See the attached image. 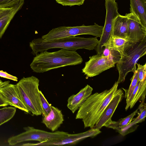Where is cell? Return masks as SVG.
I'll return each instance as SVG.
<instances>
[{"label": "cell", "instance_id": "1", "mask_svg": "<svg viewBox=\"0 0 146 146\" xmlns=\"http://www.w3.org/2000/svg\"><path fill=\"white\" fill-rule=\"evenodd\" d=\"M118 85L115 82L110 89L91 94L79 108L76 119H82L84 128H93L110 101L122 90Z\"/></svg>", "mask_w": 146, "mask_h": 146}, {"label": "cell", "instance_id": "2", "mask_svg": "<svg viewBox=\"0 0 146 146\" xmlns=\"http://www.w3.org/2000/svg\"><path fill=\"white\" fill-rule=\"evenodd\" d=\"M35 55L30 66L34 72L37 73L80 64L83 61L82 57L76 51L64 49L51 52L45 50Z\"/></svg>", "mask_w": 146, "mask_h": 146}, {"label": "cell", "instance_id": "3", "mask_svg": "<svg viewBox=\"0 0 146 146\" xmlns=\"http://www.w3.org/2000/svg\"><path fill=\"white\" fill-rule=\"evenodd\" d=\"M99 40L97 37L84 38L72 36L51 40H46L41 37L35 38L29 43L31 53L36 55L39 52L54 48H60L76 51L84 49L92 50L97 46Z\"/></svg>", "mask_w": 146, "mask_h": 146}, {"label": "cell", "instance_id": "4", "mask_svg": "<svg viewBox=\"0 0 146 146\" xmlns=\"http://www.w3.org/2000/svg\"><path fill=\"white\" fill-rule=\"evenodd\" d=\"M39 80L34 76L23 77L16 84V88L22 102L29 112L36 116L42 114L38 88Z\"/></svg>", "mask_w": 146, "mask_h": 146}, {"label": "cell", "instance_id": "5", "mask_svg": "<svg viewBox=\"0 0 146 146\" xmlns=\"http://www.w3.org/2000/svg\"><path fill=\"white\" fill-rule=\"evenodd\" d=\"M146 54V37L140 42L131 43L126 47L119 61L116 64L119 73L117 81L118 84L124 81L129 72H133L136 69V63Z\"/></svg>", "mask_w": 146, "mask_h": 146}, {"label": "cell", "instance_id": "6", "mask_svg": "<svg viewBox=\"0 0 146 146\" xmlns=\"http://www.w3.org/2000/svg\"><path fill=\"white\" fill-rule=\"evenodd\" d=\"M23 129L25 131L8 138L7 142L9 145H14L31 141H38L40 143L54 142L65 137L68 134V132L59 131L49 132L31 126Z\"/></svg>", "mask_w": 146, "mask_h": 146}, {"label": "cell", "instance_id": "7", "mask_svg": "<svg viewBox=\"0 0 146 146\" xmlns=\"http://www.w3.org/2000/svg\"><path fill=\"white\" fill-rule=\"evenodd\" d=\"M103 26L94 23L92 25L74 27L60 26L53 29L41 38L46 40H51L64 37L75 36L82 35H90L100 37Z\"/></svg>", "mask_w": 146, "mask_h": 146}, {"label": "cell", "instance_id": "8", "mask_svg": "<svg viewBox=\"0 0 146 146\" xmlns=\"http://www.w3.org/2000/svg\"><path fill=\"white\" fill-rule=\"evenodd\" d=\"M106 15L104 25L98 43L95 49L97 54H101L104 46L111 42L114 20L119 14L118 12L117 3L115 0H105Z\"/></svg>", "mask_w": 146, "mask_h": 146}, {"label": "cell", "instance_id": "9", "mask_svg": "<svg viewBox=\"0 0 146 146\" xmlns=\"http://www.w3.org/2000/svg\"><path fill=\"white\" fill-rule=\"evenodd\" d=\"M115 64L108 56L97 54L89 57L82 72L88 77H92L115 67Z\"/></svg>", "mask_w": 146, "mask_h": 146}, {"label": "cell", "instance_id": "10", "mask_svg": "<svg viewBox=\"0 0 146 146\" xmlns=\"http://www.w3.org/2000/svg\"><path fill=\"white\" fill-rule=\"evenodd\" d=\"M100 129L91 128L84 132L74 134H68V135L56 141L50 143H32L33 146H52L72 145L88 137H94L101 133Z\"/></svg>", "mask_w": 146, "mask_h": 146}, {"label": "cell", "instance_id": "11", "mask_svg": "<svg viewBox=\"0 0 146 146\" xmlns=\"http://www.w3.org/2000/svg\"><path fill=\"white\" fill-rule=\"evenodd\" d=\"M125 15L129 21L127 38L132 43H135L142 40L146 37V28L143 26L133 13L130 12Z\"/></svg>", "mask_w": 146, "mask_h": 146}, {"label": "cell", "instance_id": "12", "mask_svg": "<svg viewBox=\"0 0 146 146\" xmlns=\"http://www.w3.org/2000/svg\"><path fill=\"white\" fill-rule=\"evenodd\" d=\"M0 94L9 105L18 108L26 112L29 113L18 95L15 84H9L0 88Z\"/></svg>", "mask_w": 146, "mask_h": 146}, {"label": "cell", "instance_id": "13", "mask_svg": "<svg viewBox=\"0 0 146 146\" xmlns=\"http://www.w3.org/2000/svg\"><path fill=\"white\" fill-rule=\"evenodd\" d=\"M123 96L122 90L115 96L104 111L93 128L100 129L103 127H107L112 121L111 117Z\"/></svg>", "mask_w": 146, "mask_h": 146}, {"label": "cell", "instance_id": "14", "mask_svg": "<svg viewBox=\"0 0 146 146\" xmlns=\"http://www.w3.org/2000/svg\"><path fill=\"white\" fill-rule=\"evenodd\" d=\"M93 90V88L87 84L76 94L70 96L67 100V108L74 113L91 94Z\"/></svg>", "mask_w": 146, "mask_h": 146}, {"label": "cell", "instance_id": "15", "mask_svg": "<svg viewBox=\"0 0 146 146\" xmlns=\"http://www.w3.org/2000/svg\"><path fill=\"white\" fill-rule=\"evenodd\" d=\"M51 110L47 116L43 117L42 122L52 132L56 131L63 123L64 116L61 110L52 106Z\"/></svg>", "mask_w": 146, "mask_h": 146}, {"label": "cell", "instance_id": "16", "mask_svg": "<svg viewBox=\"0 0 146 146\" xmlns=\"http://www.w3.org/2000/svg\"><path fill=\"white\" fill-rule=\"evenodd\" d=\"M130 12L138 18L146 28V0H130Z\"/></svg>", "mask_w": 146, "mask_h": 146}, {"label": "cell", "instance_id": "17", "mask_svg": "<svg viewBox=\"0 0 146 146\" xmlns=\"http://www.w3.org/2000/svg\"><path fill=\"white\" fill-rule=\"evenodd\" d=\"M129 19L126 15L119 14L115 19L112 31V36L127 38Z\"/></svg>", "mask_w": 146, "mask_h": 146}, {"label": "cell", "instance_id": "18", "mask_svg": "<svg viewBox=\"0 0 146 146\" xmlns=\"http://www.w3.org/2000/svg\"><path fill=\"white\" fill-rule=\"evenodd\" d=\"M146 78L142 82L139 81L131 95L128 105L125 108L126 111L129 108L130 109L132 108L140 98H141V102L144 103L146 94Z\"/></svg>", "mask_w": 146, "mask_h": 146}, {"label": "cell", "instance_id": "19", "mask_svg": "<svg viewBox=\"0 0 146 146\" xmlns=\"http://www.w3.org/2000/svg\"><path fill=\"white\" fill-rule=\"evenodd\" d=\"M131 42L127 38L117 36H112L110 47L118 51L120 55L124 53L126 47Z\"/></svg>", "mask_w": 146, "mask_h": 146}, {"label": "cell", "instance_id": "20", "mask_svg": "<svg viewBox=\"0 0 146 146\" xmlns=\"http://www.w3.org/2000/svg\"><path fill=\"white\" fill-rule=\"evenodd\" d=\"M138 110V108L131 114L125 117L120 119L118 121H112L106 127L112 128L117 130L120 128L126 126L131 122L134 116L137 113Z\"/></svg>", "mask_w": 146, "mask_h": 146}, {"label": "cell", "instance_id": "21", "mask_svg": "<svg viewBox=\"0 0 146 146\" xmlns=\"http://www.w3.org/2000/svg\"><path fill=\"white\" fill-rule=\"evenodd\" d=\"M16 108L5 107L0 109V126L8 122L14 116Z\"/></svg>", "mask_w": 146, "mask_h": 146}, {"label": "cell", "instance_id": "22", "mask_svg": "<svg viewBox=\"0 0 146 146\" xmlns=\"http://www.w3.org/2000/svg\"><path fill=\"white\" fill-rule=\"evenodd\" d=\"M20 9H17L11 14L0 19V39L1 38L15 15Z\"/></svg>", "mask_w": 146, "mask_h": 146}, {"label": "cell", "instance_id": "23", "mask_svg": "<svg viewBox=\"0 0 146 146\" xmlns=\"http://www.w3.org/2000/svg\"><path fill=\"white\" fill-rule=\"evenodd\" d=\"M101 54L103 56H108L115 64L119 61L121 57L118 51L107 46L104 47Z\"/></svg>", "mask_w": 146, "mask_h": 146}, {"label": "cell", "instance_id": "24", "mask_svg": "<svg viewBox=\"0 0 146 146\" xmlns=\"http://www.w3.org/2000/svg\"><path fill=\"white\" fill-rule=\"evenodd\" d=\"M133 75L131 79V83L129 87L125 94V97L126 98V108L128 104V102L131 95L138 82H139L138 74L137 69L133 72Z\"/></svg>", "mask_w": 146, "mask_h": 146}, {"label": "cell", "instance_id": "25", "mask_svg": "<svg viewBox=\"0 0 146 146\" xmlns=\"http://www.w3.org/2000/svg\"><path fill=\"white\" fill-rule=\"evenodd\" d=\"M39 94L43 117L47 116L51 110V105L47 101L42 92L39 90Z\"/></svg>", "mask_w": 146, "mask_h": 146}, {"label": "cell", "instance_id": "26", "mask_svg": "<svg viewBox=\"0 0 146 146\" xmlns=\"http://www.w3.org/2000/svg\"><path fill=\"white\" fill-rule=\"evenodd\" d=\"M56 2L64 6L70 7L80 5L84 4L85 0H55Z\"/></svg>", "mask_w": 146, "mask_h": 146}, {"label": "cell", "instance_id": "27", "mask_svg": "<svg viewBox=\"0 0 146 146\" xmlns=\"http://www.w3.org/2000/svg\"><path fill=\"white\" fill-rule=\"evenodd\" d=\"M137 65V68L138 74V79L140 82H142L146 78V63L143 65L136 63Z\"/></svg>", "mask_w": 146, "mask_h": 146}, {"label": "cell", "instance_id": "28", "mask_svg": "<svg viewBox=\"0 0 146 146\" xmlns=\"http://www.w3.org/2000/svg\"><path fill=\"white\" fill-rule=\"evenodd\" d=\"M0 77L15 81H18V78L17 77L11 75L3 70H0Z\"/></svg>", "mask_w": 146, "mask_h": 146}, {"label": "cell", "instance_id": "29", "mask_svg": "<svg viewBox=\"0 0 146 146\" xmlns=\"http://www.w3.org/2000/svg\"><path fill=\"white\" fill-rule=\"evenodd\" d=\"M8 105V104L4 100L0 94V107H5Z\"/></svg>", "mask_w": 146, "mask_h": 146}, {"label": "cell", "instance_id": "30", "mask_svg": "<svg viewBox=\"0 0 146 146\" xmlns=\"http://www.w3.org/2000/svg\"><path fill=\"white\" fill-rule=\"evenodd\" d=\"M10 81H5L0 84V88L5 86L9 84Z\"/></svg>", "mask_w": 146, "mask_h": 146}, {"label": "cell", "instance_id": "31", "mask_svg": "<svg viewBox=\"0 0 146 146\" xmlns=\"http://www.w3.org/2000/svg\"><path fill=\"white\" fill-rule=\"evenodd\" d=\"M12 0H0V5L5 4Z\"/></svg>", "mask_w": 146, "mask_h": 146}, {"label": "cell", "instance_id": "32", "mask_svg": "<svg viewBox=\"0 0 146 146\" xmlns=\"http://www.w3.org/2000/svg\"><path fill=\"white\" fill-rule=\"evenodd\" d=\"M3 82L0 79V84H2Z\"/></svg>", "mask_w": 146, "mask_h": 146}]
</instances>
